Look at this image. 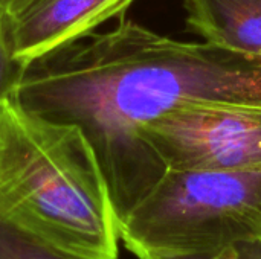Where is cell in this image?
Wrapping results in <instances>:
<instances>
[{"mask_svg":"<svg viewBox=\"0 0 261 259\" xmlns=\"http://www.w3.org/2000/svg\"><path fill=\"white\" fill-rule=\"evenodd\" d=\"M11 96L44 119L80 128L119 227L168 171L142 130L188 102L261 105V60L122 20L24 64Z\"/></svg>","mask_w":261,"mask_h":259,"instance_id":"obj_1","label":"cell"},{"mask_svg":"<svg viewBox=\"0 0 261 259\" xmlns=\"http://www.w3.org/2000/svg\"><path fill=\"white\" fill-rule=\"evenodd\" d=\"M170 259H240L237 247H228L216 253H208V255H194V256H180V258Z\"/></svg>","mask_w":261,"mask_h":259,"instance_id":"obj_11","label":"cell"},{"mask_svg":"<svg viewBox=\"0 0 261 259\" xmlns=\"http://www.w3.org/2000/svg\"><path fill=\"white\" fill-rule=\"evenodd\" d=\"M236 247L240 259H261V240L252 243H242Z\"/></svg>","mask_w":261,"mask_h":259,"instance_id":"obj_10","label":"cell"},{"mask_svg":"<svg viewBox=\"0 0 261 259\" xmlns=\"http://www.w3.org/2000/svg\"><path fill=\"white\" fill-rule=\"evenodd\" d=\"M0 220L80 259H118L119 227L80 128L0 99Z\"/></svg>","mask_w":261,"mask_h":259,"instance_id":"obj_2","label":"cell"},{"mask_svg":"<svg viewBox=\"0 0 261 259\" xmlns=\"http://www.w3.org/2000/svg\"><path fill=\"white\" fill-rule=\"evenodd\" d=\"M21 70L23 64L14 58L11 50L8 18L0 14V99L12 93Z\"/></svg>","mask_w":261,"mask_h":259,"instance_id":"obj_8","label":"cell"},{"mask_svg":"<svg viewBox=\"0 0 261 259\" xmlns=\"http://www.w3.org/2000/svg\"><path fill=\"white\" fill-rule=\"evenodd\" d=\"M185 8L205 41L261 60V0H185Z\"/></svg>","mask_w":261,"mask_h":259,"instance_id":"obj_6","label":"cell"},{"mask_svg":"<svg viewBox=\"0 0 261 259\" xmlns=\"http://www.w3.org/2000/svg\"><path fill=\"white\" fill-rule=\"evenodd\" d=\"M138 259L216 253L261 240V169H168L119 226Z\"/></svg>","mask_w":261,"mask_h":259,"instance_id":"obj_3","label":"cell"},{"mask_svg":"<svg viewBox=\"0 0 261 259\" xmlns=\"http://www.w3.org/2000/svg\"><path fill=\"white\" fill-rule=\"evenodd\" d=\"M35 0H0V14L8 20L18 17L24 12Z\"/></svg>","mask_w":261,"mask_h":259,"instance_id":"obj_9","label":"cell"},{"mask_svg":"<svg viewBox=\"0 0 261 259\" xmlns=\"http://www.w3.org/2000/svg\"><path fill=\"white\" fill-rule=\"evenodd\" d=\"M167 169H261V105L188 102L142 130Z\"/></svg>","mask_w":261,"mask_h":259,"instance_id":"obj_4","label":"cell"},{"mask_svg":"<svg viewBox=\"0 0 261 259\" xmlns=\"http://www.w3.org/2000/svg\"><path fill=\"white\" fill-rule=\"evenodd\" d=\"M0 259H80L0 220Z\"/></svg>","mask_w":261,"mask_h":259,"instance_id":"obj_7","label":"cell"},{"mask_svg":"<svg viewBox=\"0 0 261 259\" xmlns=\"http://www.w3.org/2000/svg\"><path fill=\"white\" fill-rule=\"evenodd\" d=\"M135 0H35L18 17L8 20L14 58L29 61L122 15Z\"/></svg>","mask_w":261,"mask_h":259,"instance_id":"obj_5","label":"cell"}]
</instances>
